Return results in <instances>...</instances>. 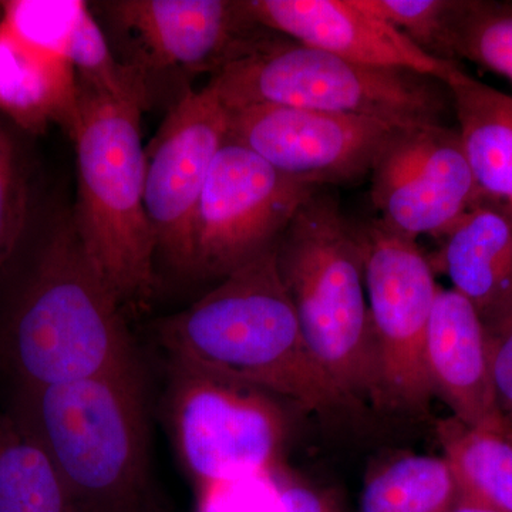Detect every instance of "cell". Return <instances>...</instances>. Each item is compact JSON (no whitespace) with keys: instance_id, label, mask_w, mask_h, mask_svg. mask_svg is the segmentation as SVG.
Here are the masks:
<instances>
[{"instance_id":"6da1fadb","label":"cell","mask_w":512,"mask_h":512,"mask_svg":"<svg viewBox=\"0 0 512 512\" xmlns=\"http://www.w3.org/2000/svg\"><path fill=\"white\" fill-rule=\"evenodd\" d=\"M275 245L160 323L171 365L252 384L319 416L356 410L306 345Z\"/></svg>"},{"instance_id":"7a4b0ae2","label":"cell","mask_w":512,"mask_h":512,"mask_svg":"<svg viewBox=\"0 0 512 512\" xmlns=\"http://www.w3.org/2000/svg\"><path fill=\"white\" fill-rule=\"evenodd\" d=\"M121 313L67 215L37 248L6 303L0 365L15 387L140 372Z\"/></svg>"},{"instance_id":"3957f363","label":"cell","mask_w":512,"mask_h":512,"mask_svg":"<svg viewBox=\"0 0 512 512\" xmlns=\"http://www.w3.org/2000/svg\"><path fill=\"white\" fill-rule=\"evenodd\" d=\"M9 413L43 448L79 512H154L141 372L15 387Z\"/></svg>"},{"instance_id":"277c9868","label":"cell","mask_w":512,"mask_h":512,"mask_svg":"<svg viewBox=\"0 0 512 512\" xmlns=\"http://www.w3.org/2000/svg\"><path fill=\"white\" fill-rule=\"evenodd\" d=\"M279 275L318 365L355 409H383L362 249L339 201L319 190L275 245Z\"/></svg>"},{"instance_id":"5b68a950","label":"cell","mask_w":512,"mask_h":512,"mask_svg":"<svg viewBox=\"0 0 512 512\" xmlns=\"http://www.w3.org/2000/svg\"><path fill=\"white\" fill-rule=\"evenodd\" d=\"M143 110L79 84L69 134L77 165L74 231L123 308L148 301L156 285V238L144 202Z\"/></svg>"},{"instance_id":"8992f818","label":"cell","mask_w":512,"mask_h":512,"mask_svg":"<svg viewBox=\"0 0 512 512\" xmlns=\"http://www.w3.org/2000/svg\"><path fill=\"white\" fill-rule=\"evenodd\" d=\"M229 110L258 104L369 117L399 127L443 124L446 84L409 70L349 62L296 42L265 39L212 74Z\"/></svg>"},{"instance_id":"52a82bcc","label":"cell","mask_w":512,"mask_h":512,"mask_svg":"<svg viewBox=\"0 0 512 512\" xmlns=\"http://www.w3.org/2000/svg\"><path fill=\"white\" fill-rule=\"evenodd\" d=\"M370 320L375 336L383 409L423 416L433 399L426 342L440 286L413 239L379 218L357 225Z\"/></svg>"},{"instance_id":"ba28073f","label":"cell","mask_w":512,"mask_h":512,"mask_svg":"<svg viewBox=\"0 0 512 512\" xmlns=\"http://www.w3.org/2000/svg\"><path fill=\"white\" fill-rule=\"evenodd\" d=\"M175 446L198 485L279 466L288 420L274 394L252 384L173 365Z\"/></svg>"},{"instance_id":"9c48e42d","label":"cell","mask_w":512,"mask_h":512,"mask_svg":"<svg viewBox=\"0 0 512 512\" xmlns=\"http://www.w3.org/2000/svg\"><path fill=\"white\" fill-rule=\"evenodd\" d=\"M319 190L282 174L228 136L198 204L191 272L222 279L274 247L299 208Z\"/></svg>"},{"instance_id":"30bf717a","label":"cell","mask_w":512,"mask_h":512,"mask_svg":"<svg viewBox=\"0 0 512 512\" xmlns=\"http://www.w3.org/2000/svg\"><path fill=\"white\" fill-rule=\"evenodd\" d=\"M103 16L120 62L143 77L157 72L217 73L264 42L242 0H113Z\"/></svg>"},{"instance_id":"8fae6325","label":"cell","mask_w":512,"mask_h":512,"mask_svg":"<svg viewBox=\"0 0 512 512\" xmlns=\"http://www.w3.org/2000/svg\"><path fill=\"white\" fill-rule=\"evenodd\" d=\"M228 134V111L205 86L175 101L146 150L144 202L157 256L177 271H192L198 204Z\"/></svg>"},{"instance_id":"7c38bea8","label":"cell","mask_w":512,"mask_h":512,"mask_svg":"<svg viewBox=\"0 0 512 512\" xmlns=\"http://www.w3.org/2000/svg\"><path fill=\"white\" fill-rule=\"evenodd\" d=\"M370 174L377 218L413 241L443 238L468 211L485 204L460 134L444 124L402 128Z\"/></svg>"},{"instance_id":"4fadbf2b","label":"cell","mask_w":512,"mask_h":512,"mask_svg":"<svg viewBox=\"0 0 512 512\" xmlns=\"http://www.w3.org/2000/svg\"><path fill=\"white\" fill-rule=\"evenodd\" d=\"M228 111V110H227ZM229 134L295 180L356 183L402 128L369 117L258 104L229 110Z\"/></svg>"},{"instance_id":"5bb4252c","label":"cell","mask_w":512,"mask_h":512,"mask_svg":"<svg viewBox=\"0 0 512 512\" xmlns=\"http://www.w3.org/2000/svg\"><path fill=\"white\" fill-rule=\"evenodd\" d=\"M256 25L349 62L409 70L446 83L460 63L427 55L357 0H242Z\"/></svg>"},{"instance_id":"9a60e30c","label":"cell","mask_w":512,"mask_h":512,"mask_svg":"<svg viewBox=\"0 0 512 512\" xmlns=\"http://www.w3.org/2000/svg\"><path fill=\"white\" fill-rule=\"evenodd\" d=\"M431 393L453 417L474 429L512 441V424L498 403L488 355L487 332L467 299L439 288L426 342Z\"/></svg>"},{"instance_id":"2e32d148","label":"cell","mask_w":512,"mask_h":512,"mask_svg":"<svg viewBox=\"0 0 512 512\" xmlns=\"http://www.w3.org/2000/svg\"><path fill=\"white\" fill-rule=\"evenodd\" d=\"M429 258L470 302L487 335L512 318V222L501 208L481 204L444 235Z\"/></svg>"},{"instance_id":"e0dca14e","label":"cell","mask_w":512,"mask_h":512,"mask_svg":"<svg viewBox=\"0 0 512 512\" xmlns=\"http://www.w3.org/2000/svg\"><path fill=\"white\" fill-rule=\"evenodd\" d=\"M77 107L79 83L69 60L26 42L0 20V111L29 131L56 123L70 134Z\"/></svg>"},{"instance_id":"ac0fdd59","label":"cell","mask_w":512,"mask_h":512,"mask_svg":"<svg viewBox=\"0 0 512 512\" xmlns=\"http://www.w3.org/2000/svg\"><path fill=\"white\" fill-rule=\"evenodd\" d=\"M458 134L485 204L512 202V96L481 83L463 67L446 80Z\"/></svg>"},{"instance_id":"d6986e66","label":"cell","mask_w":512,"mask_h":512,"mask_svg":"<svg viewBox=\"0 0 512 512\" xmlns=\"http://www.w3.org/2000/svg\"><path fill=\"white\" fill-rule=\"evenodd\" d=\"M0 512H79L43 448L0 410Z\"/></svg>"},{"instance_id":"ffe728a7","label":"cell","mask_w":512,"mask_h":512,"mask_svg":"<svg viewBox=\"0 0 512 512\" xmlns=\"http://www.w3.org/2000/svg\"><path fill=\"white\" fill-rule=\"evenodd\" d=\"M437 439L460 493L498 512H512V441L456 417L437 420Z\"/></svg>"},{"instance_id":"44dd1931","label":"cell","mask_w":512,"mask_h":512,"mask_svg":"<svg viewBox=\"0 0 512 512\" xmlns=\"http://www.w3.org/2000/svg\"><path fill=\"white\" fill-rule=\"evenodd\" d=\"M458 495L446 458L404 456L367 478L360 512H451Z\"/></svg>"},{"instance_id":"7402d4cb","label":"cell","mask_w":512,"mask_h":512,"mask_svg":"<svg viewBox=\"0 0 512 512\" xmlns=\"http://www.w3.org/2000/svg\"><path fill=\"white\" fill-rule=\"evenodd\" d=\"M64 57L72 64L77 82L82 86L147 109L150 87L140 74L120 62L87 3L74 20Z\"/></svg>"},{"instance_id":"603a6c76","label":"cell","mask_w":512,"mask_h":512,"mask_svg":"<svg viewBox=\"0 0 512 512\" xmlns=\"http://www.w3.org/2000/svg\"><path fill=\"white\" fill-rule=\"evenodd\" d=\"M453 59H466L512 82V3L456 0L450 26Z\"/></svg>"},{"instance_id":"cb8c5ba5","label":"cell","mask_w":512,"mask_h":512,"mask_svg":"<svg viewBox=\"0 0 512 512\" xmlns=\"http://www.w3.org/2000/svg\"><path fill=\"white\" fill-rule=\"evenodd\" d=\"M359 5L403 33L427 55L456 62L450 26L456 0H357ZM458 63V62H456Z\"/></svg>"},{"instance_id":"d4e9b609","label":"cell","mask_w":512,"mask_h":512,"mask_svg":"<svg viewBox=\"0 0 512 512\" xmlns=\"http://www.w3.org/2000/svg\"><path fill=\"white\" fill-rule=\"evenodd\" d=\"M28 167L18 138L0 121V272L18 251L29 217Z\"/></svg>"},{"instance_id":"484cf974","label":"cell","mask_w":512,"mask_h":512,"mask_svg":"<svg viewBox=\"0 0 512 512\" xmlns=\"http://www.w3.org/2000/svg\"><path fill=\"white\" fill-rule=\"evenodd\" d=\"M274 470L198 485L197 512H281Z\"/></svg>"},{"instance_id":"4316f807","label":"cell","mask_w":512,"mask_h":512,"mask_svg":"<svg viewBox=\"0 0 512 512\" xmlns=\"http://www.w3.org/2000/svg\"><path fill=\"white\" fill-rule=\"evenodd\" d=\"M495 393L501 410L512 424V318L487 335Z\"/></svg>"},{"instance_id":"83f0119b","label":"cell","mask_w":512,"mask_h":512,"mask_svg":"<svg viewBox=\"0 0 512 512\" xmlns=\"http://www.w3.org/2000/svg\"><path fill=\"white\" fill-rule=\"evenodd\" d=\"M281 512H340L338 504L328 493L303 483L278 466L274 470Z\"/></svg>"},{"instance_id":"f1b7e54d","label":"cell","mask_w":512,"mask_h":512,"mask_svg":"<svg viewBox=\"0 0 512 512\" xmlns=\"http://www.w3.org/2000/svg\"><path fill=\"white\" fill-rule=\"evenodd\" d=\"M451 512H498L468 495L460 493L456 505Z\"/></svg>"},{"instance_id":"f546056e","label":"cell","mask_w":512,"mask_h":512,"mask_svg":"<svg viewBox=\"0 0 512 512\" xmlns=\"http://www.w3.org/2000/svg\"><path fill=\"white\" fill-rule=\"evenodd\" d=\"M504 212H505V214L508 215V218H510V220L512 222V202L510 205H508L507 208H505Z\"/></svg>"}]
</instances>
